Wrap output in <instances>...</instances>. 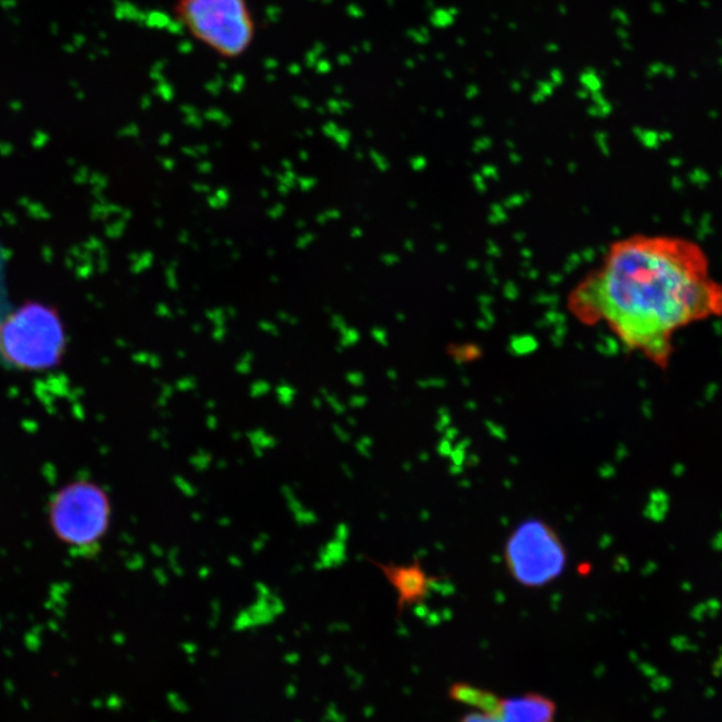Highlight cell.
Masks as SVG:
<instances>
[{
    "label": "cell",
    "instance_id": "ba28073f",
    "mask_svg": "<svg viewBox=\"0 0 722 722\" xmlns=\"http://www.w3.org/2000/svg\"><path fill=\"white\" fill-rule=\"evenodd\" d=\"M10 311L9 299H7L6 288V260L3 249L0 247V321Z\"/></svg>",
    "mask_w": 722,
    "mask_h": 722
},
{
    "label": "cell",
    "instance_id": "3957f363",
    "mask_svg": "<svg viewBox=\"0 0 722 722\" xmlns=\"http://www.w3.org/2000/svg\"><path fill=\"white\" fill-rule=\"evenodd\" d=\"M173 14L194 41L222 59L243 58L256 41L249 0H176Z\"/></svg>",
    "mask_w": 722,
    "mask_h": 722
},
{
    "label": "cell",
    "instance_id": "52a82bcc",
    "mask_svg": "<svg viewBox=\"0 0 722 722\" xmlns=\"http://www.w3.org/2000/svg\"><path fill=\"white\" fill-rule=\"evenodd\" d=\"M554 706L546 698L527 696L498 701L490 708L468 714L462 722H551Z\"/></svg>",
    "mask_w": 722,
    "mask_h": 722
},
{
    "label": "cell",
    "instance_id": "8992f818",
    "mask_svg": "<svg viewBox=\"0 0 722 722\" xmlns=\"http://www.w3.org/2000/svg\"><path fill=\"white\" fill-rule=\"evenodd\" d=\"M370 562L382 571L388 583L394 587L398 595L399 613L411 606L422 604L430 597L432 589L442 581V577L428 573L419 559H415L410 565L383 563L375 559H370Z\"/></svg>",
    "mask_w": 722,
    "mask_h": 722
},
{
    "label": "cell",
    "instance_id": "5b68a950",
    "mask_svg": "<svg viewBox=\"0 0 722 722\" xmlns=\"http://www.w3.org/2000/svg\"><path fill=\"white\" fill-rule=\"evenodd\" d=\"M507 573L526 589H543L565 574L567 550L557 530L542 518L519 523L503 549Z\"/></svg>",
    "mask_w": 722,
    "mask_h": 722
},
{
    "label": "cell",
    "instance_id": "6da1fadb",
    "mask_svg": "<svg viewBox=\"0 0 722 722\" xmlns=\"http://www.w3.org/2000/svg\"><path fill=\"white\" fill-rule=\"evenodd\" d=\"M567 309L586 327L605 325L629 351L666 370L678 331L722 316V284L694 241L634 234L610 245L569 293Z\"/></svg>",
    "mask_w": 722,
    "mask_h": 722
},
{
    "label": "cell",
    "instance_id": "277c9868",
    "mask_svg": "<svg viewBox=\"0 0 722 722\" xmlns=\"http://www.w3.org/2000/svg\"><path fill=\"white\" fill-rule=\"evenodd\" d=\"M65 329L53 309L29 304L0 321V363L11 370L41 372L59 364Z\"/></svg>",
    "mask_w": 722,
    "mask_h": 722
},
{
    "label": "cell",
    "instance_id": "7a4b0ae2",
    "mask_svg": "<svg viewBox=\"0 0 722 722\" xmlns=\"http://www.w3.org/2000/svg\"><path fill=\"white\" fill-rule=\"evenodd\" d=\"M111 515L109 494L89 479L67 483L51 495L47 505L51 533L74 558L97 557L109 533Z\"/></svg>",
    "mask_w": 722,
    "mask_h": 722
}]
</instances>
